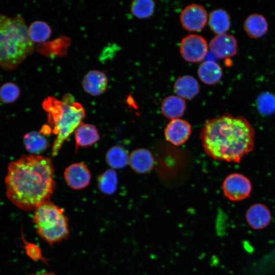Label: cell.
<instances>
[{
	"label": "cell",
	"instance_id": "6da1fadb",
	"mask_svg": "<svg viewBox=\"0 0 275 275\" xmlns=\"http://www.w3.org/2000/svg\"><path fill=\"white\" fill-rule=\"evenodd\" d=\"M53 166L46 157L22 155L8 166L5 178L6 195L16 206L35 210L49 201L55 187Z\"/></svg>",
	"mask_w": 275,
	"mask_h": 275
},
{
	"label": "cell",
	"instance_id": "484cf974",
	"mask_svg": "<svg viewBox=\"0 0 275 275\" xmlns=\"http://www.w3.org/2000/svg\"><path fill=\"white\" fill-rule=\"evenodd\" d=\"M256 103L259 112L263 115L269 116L275 113V96L270 92L261 93Z\"/></svg>",
	"mask_w": 275,
	"mask_h": 275
},
{
	"label": "cell",
	"instance_id": "cb8c5ba5",
	"mask_svg": "<svg viewBox=\"0 0 275 275\" xmlns=\"http://www.w3.org/2000/svg\"><path fill=\"white\" fill-rule=\"evenodd\" d=\"M155 6L154 2L151 0H135L131 3L130 10L134 16L144 19L152 15Z\"/></svg>",
	"mask_w": 275,
	"mask_h": 275
},
{
	"label": "cell",
	"instance_id": "7402d4cb",
	"mask_svg": "<svg viewBox=\"0 0 275 275\" xmlns=\"http://www.w3.org/2000/svg\"><path fill=\"white\" fill-rule=\"evenodd\" d=\"M129 156L126 150L120 146L110 148L106 154L108 164L114 169H121L129 163Z\"/></svg>",
	"mask_w": 275,
	"mask_h": 275
},
{
	"label": "cell",
	"instance_id": "603a6c76",
	"mask_svg": "<svg viewBox=\"0 0 275 275\" xmlns=\"http://www.w3.org/2000/svg\"><path fill=\"white\" fill-rule=\"evenodd\" d=\"M29 36L33 42H42L48 39L51 31L49 26L45 22L37 20L34 21L28 28Z\"/></svg>",
	"mask_w": 275,
	"mask_h": 275
},
{
	"label": "cell",
	"instance_id": "ffe728a7",
	"mask_svg": "<svg viewBox=\"0 0 275 275\" xmlns=\"http://www.w3.org/2000/svg\"><path fill=\"white\" fill-rule=\"evenodd\" d=\"M208 24L212 31L217 35L226 33L231 25L230 16L223 9L214 10L209 15Z\"/></svg>",
	"mask_w": 275,
	"mask_h": 275
},
{
	"label": "cell",
	"instance_id": "8fae6325",
	"mask_svg": "<svg viewBox=\"0 0 275 275\" xmlns=\"http://www.w3.org/2000/svg\"><path fill=\"white\" fill-rule=\"evenodd\" d=\"M64 178L71 188L79 189L86 187L91 179V174L87 166L80 162L68 166L64 172Z\"/></svg>",
	"mask_w": 275,
	"mask_h": 275
},
{
	"label": "cell",
	"instance_id": "5bb4252c",
	"mask_svg": "<svg viewBox=\"0 0 275 275\" xmlns=\"http://www.w3.org/2000/svg\"><path fill=\"white\" fill-rule=\"evenodd\" d=\"M129 164L138 174H147L153 169L154 160L151 152L146 148H139L132 151L129 155Z\"/></svg>",
	"mask_w": 275,
	"mask_h": 275
},
{
	"label": "cell",
	"instance_id": "d6986e66",
	"mask_svg": "<svg viewBox=\"0 0 275 275\" xmlns=\"http://www.w3.org/2000/svg\"><path fill=\"white\" fill-rule=\"evenodd\" d=\"M100 139L96 127L92 124L81 123L75 131L76 150L78 147L93 145Z\"/></svg>",
	"mask_w": 275,
	"mask_h": 275
},
{
	"label": "cell",
	"instance_id": "9c48e42d",
	"mask_svg": "<svg viewBox=\"0 0 275 275\" xmlns=\"http://www.w3.org/2000/svg\"><path fill=\"white\" fill-rule=\"evenodd\" d=\"M191 130V125L186 120L180 118L173 119L164 128L165 139L175 146H180L188 139Z\"/></svg>",
	"mask_w": 275,
	"mask_h": 275
},
{
	"label": "cell",
	"instance_id": "e0dca14e",
	"mask_svg": "<svg viewBox=\"0 0 275 275\" xmlns=\"http://www.w3.org/2000/svg\"><path fill=\"white\" fill-rule=\"evenodd\" d=\"M243 29L250 37L257 39L266 33L268 23L262 15L253 13L248 16L245 20Z\"/></svg>",
	"mask_w": 275,
	"mask_h": 275
},
{
	"label": "cell",
	"instance_id": "52a82bcc",
	"mask_svg": "<svg viewBox=\"0 0 275 275\" xmlns=\"http://www.w3.org/2000/svg\"><path fill=\"white\" fill-rule=\"evenodd\" d=\"M224 195L230 200L239 201L248 197L252 191V184L244 175L234 173L226 177L223 182Z\"/></svg>",
	"mask_w": 275,
	"mask_h": 275
},
{
	"label": "cell",
	"instance_id": "8992f818",
	"mask_svg": "<svg viewBox=\"0 0 275 275\" xmlns=\"http://www.w3.org/2000/svg\"><path fill=\"white\" fill-rule=\"evenodd\" d=\"M208 50L206 40L202 36L191 34L185 36L181 40L179 51L182 58L190 63H197L202 61Z\"/></svg>",
	"mask_w": 275,
	"mask_h": 275
},
{
	"label": "cell",
	"instance_id": "f1b7e54d",
	"mask_svg": "<svg viewBox=\"0 0 275 275\" xmlns=\"http://www.w3.org/2000/svg\"><path fill=\"white\" fill-rule=\"evenodd\" d=\"M31 275H56V274L52 273L45 272V273H39V274H32Z\"/></svg>",
	"mask_w": 275,
	"mask_h": 275
},
{
	"label": "cell",
	"instance_id": "4316f807",
	"mask_svg": "<svg viewBox=\"0 0 275 275\" xmlns=\"http://www.w3.org/2000/svg\"><path fill=\"white\" fill-rule=\"evenodd\" d=\"M20 90L14 82H7L0 86V101L8 104L15 102L20 96Z\"/></svg>",
	"mask_w": 275,
	"mask_h": 275
},
{
	"label": "cell",
	"instance_id": "3957f363",
	"mask_svg": "<svg viewBox=\"0 0 275 275\" xmlns=\"http://www.w3.org/2000/svg\"><path fill=\"white\" fill-rule=\"evenodd\" d=\"M34 43L21 15L0 14V67L15 69L32 53Z\"/></svg>",
	"mask_w": 275,
	"mask_h": 275
},
{
	"label": "cell",
	"instance_id": "83f0119b",
	"mask_svg": "<svg viewBox=\"0 0 275 275\" xmlns=\"http://www.w3.org/2000/svg\"><path fill=\"white\" fill-rule=\"evenodd\" d=\"M25 249L26 254L33 260H42V255L41 249L36 244L25 242Z\"/></svg>",
	"mask_w": 275,
	"mask_h": 275
},
{
	"label": "cell",
	"instance_id": "9a60e30c",
	"mask_svg": "<svg viewBox=\"0 0 275 275\" xmlns=\"http://www.w3.org/2000/svg\"><path fill=\"white\" fill-rule=\"evenodd\" d=\"M174 91L178 96L186 99H191L200 92V86L195 78L190 75L178 77L174 82Z\"/></svg>",
	"mask_w": 275,
	"mask_h": 275
},
{
	"label": "cell",
	"instance_id": "7c38bea8",
	"mask_svg": "<svg viewBox=\"0 0 275 275\" xmlns=\"http://www.w3.org/2000/svg\"><path fill=\"white\" fill-rule=\"evenodd\" d=\"M248 225L255 230L262 229L270 223L271 215L269 209L264 204L256 203L251 205L245 215Z\"/></svg>",
	"mask_w": 275,
	"mask_h": 275
},
{
	"label": "cell",
	"instance_id": "277c9868",
	"mask_svg": "<svg viewBox=\"0 0 275 275\" xmlns=\"http://www.w3.org/2000/svg\"><path fill=\"white\" fill-rule=\"evenodd\" d=\"M47 112L51 131L57 135L52 148V156H56L65 141L82 123L85 110L78 102L74 101L70 95H66L62 100L49 96L42 102Z\"/></svg>",
	"mask_w": 275,
	"mask_h": 275
},
{
	"label": "cell",
	"instance_id": "4fadbf2b",
	"mask_svg": "<svg viewBox=\"0 0 275 275\" xmlns=\"http://www.w3.org/2000/svg\"><path fill=\"white\" fill-rule=\"evenodd\" d=\"M107 85L108 79L106 74L97 70L89 71L82 82L84 91L94 96L102 94L107 89Z\"/></svg>",
	"mask_w": 275,
	"mask_h": 275
},
{
	"label": "cell",
	"instance_id": "30bf717a",
	"mask_svg": "<svg viewBox=\"0 0 275 275\" xmlns=\"http://www.w3.org/2000/svg\"><path fill=\"white\" fill-rule=\"evenodd\" d=\"M211 51L217 58L227 59L237 53V43L231 34L224 33L216 35L210 41Z\"/></svg>",
	"mask_w": 275,
	"mask_h": 275
},
{
	"label": "cell",
	"instance_id": "ac0fdd59",
	"mask_svg": "<svg viewBox=\"0 0 275 275\" xmlns=\"http://www.w3.org/2000/svg\"><path fill=\"white\" fill-rule=\"evenodd\" d=\"M198 75L200 79L208 85H214L221 80L223 76L221 67L213 61L202 62L198 69Z\"/></svg>",
	"mask_w": 275,
	"mask_h": 275
},
{
	"label": "cell",
	"instance_id": "ba28073f",
	"mask_svg": "<svg viewBox=\"0 0 275 275\" xmlns=\"http://www.w3.org/2000/svg\"><path fill=\"white\" fill-rule=\"evenodd\" d=\"M180 20L182 27L188 31H201L208 20L205 8L199 4H192L186 6L181 11Z\"/></svg>",
	"mask_w": 275,
	"mask_h": 275
},
{
	"label": "cell",
	"instance_id": "d4e9b609",
	"mask_svg": "<svg viewBox=\"0 0 275 275\" xmlns=\"http://www.w3.org/2000/svg\"><path fill=\"white\" fill-rule=\"evenodd\" d=\"M117 175L113 169L106 170L98 179L100 190L106 194L111 195L115 193L117 189Z\"/></svg>",
	"mask_w": 275,
	"mask_h": 275
},
{
	"label": "cell",
	"instance_id": "5b68a950",
	"mask_svg": "<svg viewBox=\"0 0 275 275\" xmlns=\"http://www.w3.org/2000/svg\"><path fill=\"white\" fill-rule=\"evenodd\" d=\"M33 222L39 236L50 245L63 241L69 235L64 209L49 201L35 210Z\"/></svg>",
	"mask_w": 275,
	"mask_h": 275
},
{
	"label": "cell",
	"instance_id": "7a4b0ae2",
	"mask_svg": "<svg viewBox=\"0 0 275 275\" xmlns=\"http://www.w3.org/2000/svg\"><path fill=\"white\" fill-rule=\"evenodd\" d=\"M255 136L254 128L245 118L228 113L207 119L200 133L207 155L237 163L253 150Z\"/></svg>",
	"mask_w": 275,
	"mask_h": 275
},
{
	"label": "cell",
	"instance_id": "44dd1931",
	"mask_svg": "<svg viewBox=\"0 0 275 275\" xmlns=\"http://www.w3.org/2000/svg\"><path fill=\"white\" fill-rule=\"evenodd\" d=\"M23 142L26 149L35 154L41 153L49 146L46 139L41 133L36 131L26 133L23 137Z\"/></svg>",
	"mask_w": 275,
	"mask_h": 275
},
{
	"label": "cell",
	"instance_id": "2e32d148",
	"mask_svg": "<svg viewBox=\"0 0 275 275\" xmlns=\"http://www.w3.org/2000/svg\"><path fill=\"white\" fill-rule=\"evenodd\" d=\"M161 114L171 120L179 119L184 113L186 103L184 99L175 95H170L164 98L160 106Z\"/></svg>",
	"mask_w": 275,
	"mask_h": 275
}]
</instances>
